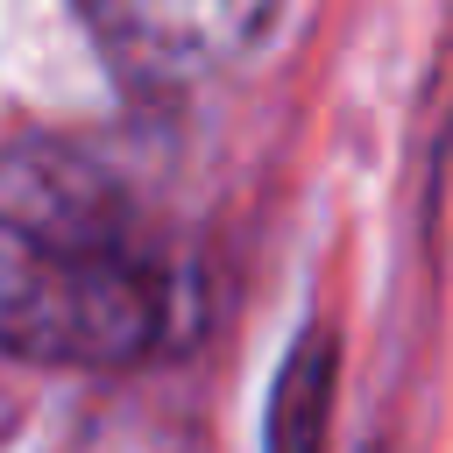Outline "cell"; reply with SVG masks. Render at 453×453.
<instances>
[{
  "label": "cell",
  "mask_w": 453,
  "mask_h": 453,
  "mask_svg": "<svg viewBox=\"0 0 453 453\" xmlns=\"http://www.w3.org/2000/svg\"><path fill=\"white\" fill-rule=\"evenodd\" d=\"M177 319V269L142 205L64 142L0 156V354L127 368Z\"/></svg>",
  "instance_id": "obj_1"
},
{
  "label": "cell",
  "mask_w": 453,
  "mask_h": 453,
  "mask_svg": "<svg viewBox=\"0 0 453 453\" xmlns=\"http://www.w3.org/2000/svg\"><path fill=\"white\" fill-rule=\"evenodd\" d=\"M78 7L134 71L198 78L262 42L283 0H78Z\"/></svg>",
  "instance_id": "obj_2"
},
{
  "label": "cell",
  "mask_w": 453,
  "mask_h": 453,
  "mask_svg": "<svg viewBox=\"0 0 453 453\" xmlns=\"http://www.w3.org/2000/svg\"><path fill=\"white\" fill-rule=\"evenodd\" d=\"M319 425H326V347H297V361L276 382L269 453H319Z\"/></svg>",
  "instance_id": "obj_3"
}]
</instances>
